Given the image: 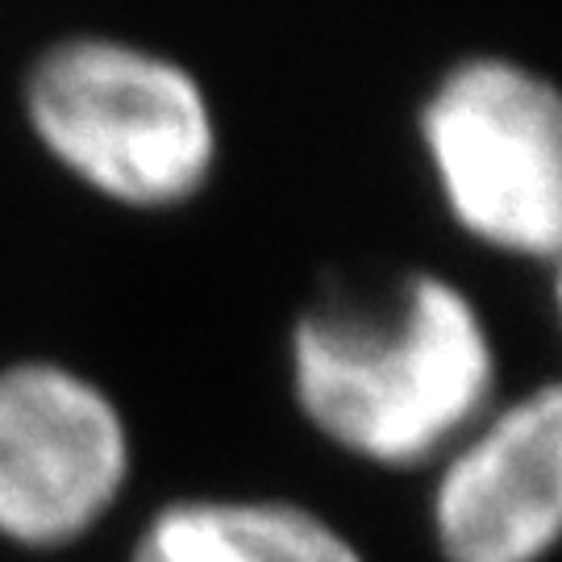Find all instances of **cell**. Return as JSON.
<instances>
[{
    "instance_id": "7a4b0ae2",
    "label": "cell",
    "mask_w": 562,
    "mask_h": 562,
    "mask_svg": "<svg viewBox=\"0 0 562 562\" xmlns=\"http://www.w3.org/2000/svg\"><path fill=\"white\" fill-rule=\"evenodd\" d=\"M18 113L63 180L121 213H180L222 171V113L209 83L125 34L76 30L34 50Z\"/></svg>"
},
{
    "instance_id": "5b68a950",
    "label": "cell",
    "mask_w": 562,
    "mask_h": 562,
    "mask_svg": "<svg viewBox=\"0 0 562 562\" xmlns=\"http://www.w3.org/2000/svg\"><path fill=\"white\" fill-rule=\"evenodd\" d=\"M425 475L438 562H550L562 538V387L504 392Z\"/></svg>"
},
{
    "instance_id": "277c9868",
    "label": "cell",
    "mask_w": 562,
    "mask_h": 562,
    "mask_svg": "<svg viewBox=\"0 0 562 562\" xmlns=\"http://www.w3.org/2000/svg\"><path fill=\"white\" fill-rule=\"evenodd\" d=\"M138 475L117 392L55 355L0 362V546L55 559L92 542Z\"/></svg>"
},
{
    "instance_id": "3957f363",
    "label": "cell",
    "mask_w": 562,
    "mask_h": 562,
    "mask_svg": "<svg viewBox=\"0 0 562 562\" xmlns=\"http://www.w3.org/2000/svg\"><path fill=\"white\" fill-rule=\"evenodd\" d=\"M425 180L454 234L554 271L562 250V101L538 67L475 50L446 63L413 109Z\"/></svg>"
},
{
    "instance_id": "6da1fadb",
    "label": "cell",
    "mask_w": 562,
    "mask_h": 562,
    "mask_svg": "<svg viewBox=\"0 0 562 562\" xmlns=\"http://www.w3.org/2000/svg\"><path fill=\"white\" fill-rule=\"evenodd\" d=\"M304 429L371 471H429L504 396V355L480 296L442 267L375 292H325L283 338Z\"/></svg>"
},
{
    "instance_id": "8992f818",
    "label": "cell",
    "mask_w": 562,
    "mask_h": 562,
    "mask_svg": "<svg viewBox=\"0 0 562 562\" xmlns=\"http://www.w3.org/2000/svg\"><path fill=\"white\" fill-rule=\"evenodd\" d=\"M121 562H371L325 508L271 492H188L155 504Z\"/></svg>"
}]
</instances>
